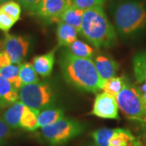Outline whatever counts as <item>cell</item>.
<instances>
[{"label":"cell","mask_w":146,"mask_h":146,"mask_svg":"<svg viewBox=\"0 0 146 146\" xmlns=\"http://www.w3.org/2000/svg\"><path fill=\"white\" fill-rule=\"evenodd\" d=\"M64 118L63 110L59 108L49 107L41 110L37 116V126L38 127H44L46 126L54 124L58 120Z\"/></svg>","instance_id":"2e32d148"},{"label":"cell","mask_w":146,"mask_h":146,"mask_svg":"<svg viewBox=\"0 0 146 146\" xmlns=\"http://www.w3.org/2000/svg\"><path fill=\"white\" fill-rule=\"evenodd\" d=\"M136 141V138L130 131L123 128H115L110 139L109 146H132Z\"/></svg>","instance_id":"e0dca14e"},{"label":"cell","mask_w":146,"mask_h":146,"mask_svg":"<svg viewBox=\"0 0 146 146\" xmlns=\"http://www.w3.org/2000/svg\"><path fill=\"white\" fill-rule=\"evenodd\" d=\"M16 23V21L12 17L0 9V30L7 33Z\"/></svg>","instance_id":"4316f807"},{"label":"cell","mask_w":146,"mask_h":146,"mask_svg":"<svg viewBox=\"0 0 146 146\" xmlns=\"http://www.w3.org/2000/svg\"><path fill=\"white\" fill-rule=\"evenodd\" d=\"M79 32L74 27L62 22L58 23L57 41L58 46L68 47L77 39Z\"/></svg>","instance_id":"5bb4252c"},{"label":"cell","mask_w":146,"mask_h":146,"mask_svg":"<svg viewBox=\"0 0 146 146\" xmlns=\"http://www.w3.org/2000/svg\"><path fill=\"white\" fill-rule=\"evenodd\" d=\"M12 135V128L6 123L3 116H0V144L4 142Z\"/></svg>","instance_id":"83f0119b"},{"label":"cell","mask_w":146,"mask_h":146,"mask_svg":"<svg viewBox=\"0 0 146 146\" xmlns=\"http://www.w3.org/2000/svg\"><path fill=\"white\" fill-rule=\"evenodd\" d=\"M119 110L116 98L102 93L96 96L91 114L106 119H118Z\"/></svg>","instance_id":"9c48e42d"},{"label":"cell","mask_w":146,"mask_h":146,"mask_svg":"<svg viewBox=\"0 0 146 146\" xmlns=\"http://www.w3.org/2000/svg\"><path fill=\"white\" fill-rule=\"evenodd\" d=\"M84 146H98L96 144H87V145H85Z\"/></svg>","instance_id":"836d02e7"},{"label":"cell","mask_w":146,"mask_h":146,"mask_svg":"<svg viewBox=\"0 0 146 146\" xmlns=\"http://www.w3.org/2000/svg\"><path fill=\"white\" fill-rule=\"evenodd\" d=\"M67 1H68V3H69V4H70V3H71V1H72V0H67Z\"/></svg>","instance_id":"e575fe53"},{"label":"cell","mask_w":146,"mask_h":146,"mask_svg":"<svg viewBox=\"0 0 146 146\" xmlns=\"http://www.w3.org/2000/svg\"><path fill=\"white\" fill-rule=\"evenodd\" d=\"M94 62L100 77L104 81L116 76L119 64L112 58L105 54H98L94 57Z\"/></svg>","instance_id":"30bf717a"},{"label":"cell","mask_w":146,"mask_h":146,"mask_svg":"<svg viewBox=\"0 0 146 146\" xmlns=\"http://www.w3.org/2000/svg\"><path fill=\"white\" fill-rule=\"evenodd\" d=\"M19 99L27 107L41 111L54 105L55 94L50 84L38 81L21 86L19 89Z\"/></svg>","instance_id":"277c9868"},{"label":"cell","mask_w":146,"mask_h":146,"mask_svg":"<svg viewBox=\"0 0 146 146\" xmlns=\"http://www.w3.org/2000/svg\"><path fill=\"white\" fill-rule=\"evenodd\" d=\"M11 60L8 54L4 50H0V69L11 64Z\"/></svg>","instance_id":"f546056e"},{"label":"cell","mask_w":146,"mask_h":146,"mask_svg":"<svg viewBox=\"0 0 146 146\" xmlns=\"http://www.w3.org/2000/svg\"><path fill=\"white\" fill-rule=\"evenodd\" d=\"M20 68L21 64L11 63L7 67L0 69V75L7 79L11 84H12L18 90L22 86V83L20 78Z\"/></svg>","instance_id":"d6986e66"},{"label":"cell","mask_w":146,"mask_h":146,"mask_svg":"<svg viewBox=\"0 0 146 146\" xmlns=\"http://www.w3.org/2000/svg\"><path fill=\"white\" fill-rule=\"evenodd\" d=\"M17 1L21 4V7L28 12L31 11L33 8H34L41 2V0H17Z\"/></svg>","instance_id":"f1b7e54d"},{"label":"cell","mask_w":146,"mask_h":146,"mask_svg":"<svg viewBox=\"0 0 146 146\" xmlns=\"http://www.w3.org/2000/svg\"><path fill=\"white\" fill-rule=\"evenodd\" d=\"M55 61V50L42 55L35 56L33 59L32 65L36 72L43 77L49 76L53 71Z\"/></svg>","instance_id":"7c38bea8"},{"label":"cell","mask_w":146,"mask_h":146,"mask_svg":"<svg viewBox=\"0 0 146 146\" xmlns=\"http://www.w3.org/2000/svg\"><path fill=\"white\" fill-rule=\"evenodd\" d=\"M84 128V125L80 121L64 117L54 124L42 127L41 133L48 144L59 146L82 134Z\"/></svg>","instance_id":"5b68a950"},{"label":"cell","mask_w":146,"mask_h":146,"mask_svg":"<svg viewBox=\"0 0 146 146\" xmlns=\"http://www.w3.org/2000/svg\"><path fill=\"white\" fill-rule=\"evenodd\" d=\"M132 146H143V145H141L140 142H138V141H136V143H135V144H134V145H133Z\"/></svg>","instance_id":"d6a6232c"},{"label":"cell","mask_w":146,"mask_h":146,"mask_svg":"<svg viewBox=\"0 0 146 146\" xmlns=\"http://www.w3.org/2000/svg\"><path fill=\"white\" fill-rule=\"evenodd\" d=\"M25 108V106L21 102H17L6 110L3 115V119L11 128L16 129L20 127V121Z\"/></svg>","instance_id":"9a60e30c"},{"label":"cell","mask_w":146,"mask_h":146,"mask_svg":"<svg viewBox=\"0 0 146 146\" xmlns=\"http://www.w3.org/2000/svg\"><path fill=\"white\" fill-rule=\"evenodd\" d=\"M59 66L63 78L74 87L90 93L102 89L105 81L100 77L94 59L77 57L65 50L59 58Z\"/></svg>","instance_id":"6da1fadb"},{"label":"cell","mask_w":146,"mask_h":146,"mask_svg":"<svg viewBox=\"0 0 146 146\" xmlns=\"http://www.w3.org/2000/svg\"><path fill=\"white\" fill-rule=\"evenodd\" d=\"M84 13V11L69 5L59 17L58 23L62 22L64 24H67L68 25L74 27L80 33L81 29V25H82Z\"/></svg>","instance_id":"4fadbf2b"},{"label":"cell","mask_w":146,"mask_h":146,"mask_svg":"<svg viewBox=\"0 0 146 146\" xmlns=\"http://www.w3.org/2000/svg\"><path fill=\"white\" fill-rule=\"evenodd\" d=\"M20 78H21L22 86L36 83L39 81L38 74L36 72L32 63H21L20 68Z\"/></svg>","instance_id":"603a6c76"},{"label":"cell","mask_w":146,"mask_h":146,"mask_svg":"<svg viewBox=\"0 0 146 146\" xmlns=\"http://www.w3.org/2000/svg\"><path fill=\"white\" fill-rule=\"evenodd\" d=\"M9 1H12V0H0V6L3 5V3H5L7 2H9Z\"/></svg>","instance_id":"1f68e13d"},{"label":"cell","mask_w":146,"mask_h":146,"mask_svg":"<svg viewBox=\"0 0 146 146\" xmlns=\"http://www.w3.org/2000/svg\"><path fill=\"white\" fill-rule=\"evenodd\" d=\"M81 35L96 48H109L117 39L115 25L109 21L103 6L84 11Z\"/></svg>","instance_id":"3957f363"},{"label":"cell","mask_w":146,"mask_h":146,"mask_svg":"<svg viewBox=\"0 0 146 146\" xmlns=\"http://www.w3.org/2000/svg\"><path fill=\"white\" fill-rule=\"evenodd\" d=\"M19 100V90L0 75V108H8Z\"/></svg>","instance_id":"8fae6325"},{"label":"cell","mask_w":146,"mask_h":146,"mask_svg":"<svg viewBox=\"0 0 146 146\" xmlns=\"http://www.w3.org/2000/svg\"><path fill=\"white\" fill-rule=\"evenodd\" d=\"M116 100L119 110L127 119L146 123V102L137 85L127 82L116 97Z\"/></svg>","instance_id":"8992f818"},{"label":"cell","mask_w":146,"mask_h":146,"mask_svg":"<svg viewBox=\"0 0 146 146\" xmlns=\"http://www.w3.org/2000/svg\"><path fill=\"white\" fill-rule=\"evenodd\" d=\"M0 9L12 17L16 22L21 19V6L18 2H15L13 0L7 2L0 6Z\"/></svg>","instance_id":"d4e9b609"},{"label":"cell","mask_w":146,"mask_h":146,"mask_svg":"<svg viewBox=\"0 0 146 146\" xmlns=\"http://www.w3.org/2000/svg\"><path fill=\"white\" fill-rule=\"evenodd\" d=\"M127 83V80L123 76H115L106 80L102 87V90L106 94L116 98L118 94L123 89Z\"/></svg>","instance_id":"ffe728a7"},{"label":"cell","mask_w":146,"mask_h":146,"mask_svg":"<svg viewBox=\"0 0 146 146\" xmlns=\"http://www.w3.org/2000/svg\"><path fill=\"white\" fill-rule=\"evenodd\" d=\"M30 46L29 39L25 36L13 35L6 33L2 42L3 50L8 54L11 63L21 64L26 57Z\"/></svg>","instance_id":"ba28073f"},{"label":"cell","mask_w":146,"mask_h":146,"mask_svg":"<svg viewBox=\"0 0 146 146\" xmlns=\"http://www.w3.org/2000/svg\"><path fill=\"white\" fill-rule=\"evenodd\" d=\"M137 87L139 89V91L141 93V96L143 97V98L146 102V79L141 81V82H138Z\"/></svg>","instance_id":"4dcf8cb0"},{"label":"cell","mask_w":146,"mask_h":146,"mask_svg":"<svg viewBox=\"0 0 146 146\" xmlns=\"http://www.w3.org/2000/svg\"><path fill=\"white\" fill-rule=\"evenodd\" d=\"M68 50L74 55L80 58L93 59L95 54V50L93 47L79 39H76L71 46H69Z\"/></svg>","instance_id":"44dd1931"},{"label":"cell","mask_w":146,"mask_h":146,"mask_svg":"<svg viewBox=\"0 0 146 146\" xmlns=\"http://www.w3.org/2000/svg\"><path fill=\"white\" fill-rule=\"evenodd\" d=\"M111 12L115 28L126 38L138 36L146 31V3L143 0H117Z\"/></svg>","instance_id":"7a4b0ae2"},{"label":"cell","mask_w":146,"mask_h":146,"mask_svg":"<svg viewBox=\"0 0 146 146\" xmlns=\"http://www.w3.org/2000/svg\"><path fill=\"white\" fill-rule=\"evenodd\" d=\"M133 72L137 83L146 79V51L138 53L133 58Z\"/></svg>","instance_id":"7402d4cb"},{"label":"cell","mask_w":146,"mask_h":146,"mask_svg":"<svg viewBox=\"0 0 146 146\" xmlns=\"http://www.w3.org/2000/svg\"><path fill=\"white\" fill-rule=\"evenodd\" d=\"M40 111L30 109L25 106V108L21 115L20 121V127L26 131H33L38 128L37 126V116Z\"/></svg>","instance_id":"ac0fdd59"},{"label":"cell","mask_w":146,"mask_h":146,"mask_svg":"<svg viewBox=\"0 0 146 146\" xmlns=\"http://www.w3.org/2000/svg\"><path fill=\"white\" fill-rule=\"evenodd\" d=\"M69 5L67 0H41L28 13L46 23H58L59 17Z\"/></svg>","instance_id":"52a82bcc"},{"label":"cell","mask_w":146,"mask_h":146,"mask_svg":"<svg viewBox=\"0 0 146 146\" xmlns=\"http://www.w3.org/2000/svg\"><path fill=\"white\" fill-rule=\"evenodd\" d=\"M106 2V0H72L70 5L85 11L96 7L103 6Z\"/></svg>","instance_id":"484cf974"},{"label":"cell","mask_w":146,"mask_h":146,"mask_svg":"<svg viewBox=\"0 0 146 146\" xmlns=\"http://www.w3.org/2000/svg\"><path fill=\"white\" fill-rule=\"evenodd\" d=\"M114 131L115 129L106 127L94 131L92 133L94 144H96L98 146H109L110 139L113 135Z\"/></svg>","instance_id":"cb8c5ba5"}]
</instances>
